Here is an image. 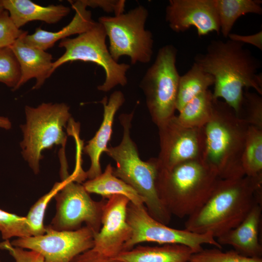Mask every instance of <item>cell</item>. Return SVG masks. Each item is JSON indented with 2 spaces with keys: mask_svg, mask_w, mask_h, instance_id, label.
I'll list each match as a JSON object with an SVG mask.
<instances>
[{
  "mask_svg": "<svg viewBox=\"0 0 262 262\" xmlns=\"http://www.w3.org/2000/svg\"><path fill=\"white\" fill-rule=\"evenodd\" d=\"M15 25L18 29L29 22L39 20L56 23L70 12L69 7L62 4L42 6L30 0H0Z\"/></svg>",
  "mask_w": 262,
  "mask_h": 262,
  "instance_id": "cell-20",
  "label": "cell"
},
{
  "mask_svg": "<svg viewBox=\"0 0 262 262\" xmlns=\"http://www.w3.org/2000/svg\"><path fill=\"white\" fill-rule=\"evenodd\" d=\"M3 7L2 6V4L1 3V0H0V13L2 12L3 10H4Z\"/></svg>",
  "mask_w": 262,
  "mask_h": 262,
  "instance_id": "cell-38",
  "label": "cell"
},
{
  "mask_svg": "<svg viewBox=\"0 0 262 262\" xmlns=\"http://www.w3.org/2000/svg\"><path fill=\"white\" fill-rule=\"evenodd\" d=\"M177 54L172 45L160 48L140 82L148 109L158 126L175 115L180 76L176 65Z\"/></svg>",
  "mask_w": 262,
  "mask_h": 262,
  "instance_id": "cell-9",
  "label": "cell"
},
{
  "mask_svg": "<svg viewBox=\"0 0 262 262\" xmlns=\"http://www.w3.org/2000/svg\"><path fill=\"white\" fill-rule=\"evenodd\" d=\"M262 178L245 176L217 182L206 202L188 217L185 229L217 239L239 225L262 203Z\"/></svg>",
  "mask_w": 262,
  "mask_h": 262,
  "instance_id": "cell-2",
  "label": "cell"
},
{
  "mask_svg": "<svg viewBox=\"0 0 262 262\" xmlns=\"http://www.w3.org/2000/svg\"><path fill=\"white\" fill-rule=\"evenodd\" d=\"M220 179L217 172L202 159L192 160L170 168L158 165L156 188L170 214L182 218L203 205Z\"/></svg>",
  "mask_w": 262,
  "mask_h": 262,
  "instance_id": "cell-3",
  "label": "cell"
},
{
  "mask_svg": "<svg viewBox=\"0 0 262 262\" xmlns=\"http://www.w3.org/2000/svg\"><path fill=\"white\" fill-rule=\"evenodd\" d=\"M213 77L194 63L191 68L180 76L176 103L179 112L190 100L214 84Z\"/></svg>",
  "mask_w": 262,
  "mask_h": 262,
  "instance_id": "cell-25",
  "label": "cell"
},
{
  "mask_svg": "<svg viewBox=\"0 0 262 262\" xmlns=\"http://www.w3.org/2000/svg\"><path fill=\"white\" fill-rule=\"evenodd\" d=\"M228 37L229 39L237 41L243 44H251L260 50H262V31L249 35H243L230 33Z\"/></svg>",
  "mask_w": 262,
  "mask_h": 262,
  "instance_id": "cell-36",
  "label": "cell"
},
{
  "mask_svg": "<svg viewBox=\"0 0 262 262\" xmlns=\"http://www.w3.org/2000/svg\"><path fill=\"white\" fill-rule=\"evenodd\" d=\"M94 235L86 226L71 231L57 230L47 226L42 235L18 238L11 243L39 252L45 262H70L78 255L93 248Z\"/></svg>",
  "mask_w": 262,
  "mask_h": 262,
  "instance_id": "cell-12",
  "label": "cell"
},
{
  "mask_svg": "<svg viewBox=\"0 0 262 262\" xmlns=\"http://www.w3.org/2000/svg\"><path fill=\"white\" fill-rule=\"evenodd\" d=\"M242 164L245 176L262 178V130L249 126Z\"/></svg>",
  "mask_w": 262,
  "mask_h": 262,
  "instance_id": "cell-26",
  "label": "cell"
},
{
  "mask_svg": "<svg viewBox=\"0 0 262 262\" xmlns=\"http://www.w3.org/2000/svg\"><path fill=\"white\" fill-rule=\"evenodd\" d=\"M18 61L9 47L0 49V82L15 90L20 78Z\"/></svg>",
  "mask_w": 262,
  "mask_h": 262,
  "instance_id": "cell-30",
  "label": "cell"
},
{
  "mask_svg": "<svg viewBox=\"0 0 262 262\" xmlns=\"http://www.w3.org/2000/svg\"><path fill=\"white\" fill-rule=\"evenodd\" d=\"M125 101L123 94L120 91L113 92L108 100L103 98L100 103L103 107V118L102 123L94 137L88 142L84 151L91 161L88 170L85 172L86 178L94 179L102 173L100 158L107 148L112 134L115 115Z\"/></svg>",
  "mask_w": 262,
  "mask_h": 262,
  "instance_id": "cell-17",
  "label": "cell"
},
{
  "mask_svg": "<svg viewBox=\"0 0 262 262\" xmlns=\"http://www.w3.org/2000/svg\"><path fill=\"white\" fill-rule=\"evenodd\" d=\"M219 20L220 33L226 38L241 16L262 14V1L257 0H215Z\"/></svg>",
  "mask_w": 262,
  "mask_h": 262,
  "instance_id": "cell-24",
  "label": "cell"
},
{
  "mask_svg": "<svg viewBox=\"0 0 262 262\" xmlns=\"http://www.w3.org/2000/svg\"><path fill=\"white\" fill-rule=\"evenodd\" d=\"M237 116L249 126L262 130V98L246 88Z\"/></svg>",
  "mask_w": 262,
  "mask_h": 262,
  "instance_id": "cell-28",
  "label": "cell"
},
{
  "mask_svg": "<svg viewBox=\"0 0 262 262\" xmlns=\"http://www.w3.org/2000/svg\"><path fill=\"white\" fill-rule=\"evenodd\" d=\"M0 249L7 250L15 262H45L43 257L39 252L13 246L9 240L1 242Z\"/></svg>",
  "mask_w": 262,
  "mask_h": 262,
  "instance_id": "cell-33",
  "label": "cell"
},
{
  "mask_svg": "<svg viewBox=\"0 0 262 262\" xmlns=\"http://www.w3.org/2000/svg\"><path fill=\"white\" fill-rule=\"evenodd\" d=\"M262 203L256 204L236 227L216 239L221 245L232 246L235 251L249 257L261 258L262 246L258 238Z\"/></svg>",
  "mask_w": 262,
  "mask_h": 262,
  "instance_id": "cell-18",
  "label": "cell"
},
{
  "mask_svg": "<svg viewBox=\"0 0 262 262\" xmlns=\"http://www.w3.org/2000/svg\"><path fill=\"white\" fill-rule=\"evenodd\" d=\"M25 32L15 25L6 10L0 13V49L9 47Z\"/></svg>",
  "mask_w": 262,
  "mask_h": 262,
  "instance_id": "cell-32",
  "label": "cell"
},
{
  "mask_svg": "<svg viewBox=\"0 0 262 262\" xmlns=\"http://www.w3.org/2000/svg\"><path fill=\"white\" fill-rule=\"evenodd\" d=\"M87 7H99L106 12H114L115 16L123 13L125 0H85Z\"/></svg>",
  "mask_w": 262,
  "mask_h": 262,
  "instance_id": "cell-34",
  "label": "cell"
},
{
  "mask_svg": "<svg viewBox=\"0 0 262 262\" xmlns=\"http://www.w3.org/2000/svg\"><path fill=\"white\" fill-rule=\"evenodd\" d=\"M26 32L9 46L20 69V78L16 90L32 78L36 80L33 89H38L53 73L52 56L45 50L26 44L23 37Z\"/></svg>",
  "mask_w": 262,
  "mask_h": 262,
  "instance_id": "cell-16",
  "label": "cell"
},
{
  "mask_svg": "<svg viewBox=\"0 0 262 262\" xmlns=\"http://www.w3.org/2000/svg\"><path fill=\"white\" fill-rule=\"evenodd\" d=\"M69 107L65 103H43L34 108H25L26 123L21 126L23 140L22 154L35 174L39 171L42 152L54 145L65 146L63 129L70 118Z\"/></svg>",
  "mask_w": 262,
  "mask_h": 262,
  "instance_id": "cell-6",
  "label": "cell"
},
{
  "mask_svg": "<svg viewBox=\"0 0 262 262\" xmlns=\"http://www.w3.org/2000/svg\"><path fill=\"white\" fill-rule=\"evenodd\" d=\"M107 35L103 26L98 21L86 32L75 38L61 40L59 47L65 49L64 53L53 62V72L60 66L76 61L97 64L104 70L105 79L98 86L99 91L108 92L115 86L127 83L126 73L130 65L118 63L112 57L106 44Z\"/></svg>",
  "mask_w": 262,
  "mask_h": 262,
  "instance_id": "cell-8",
  "label": "cell"
},
{
  "mask_svg": "<svg viewBox=\"0 0 262 262\" xmlns=\"http://www.w3.org/2000/svg\"><path fill=\"white\" fill-rule=\"evenodd\" d=\"M70 2L75 13L69 24L57 32L47 31L38 28L33 34H28L26 32L23 37L25 43L46 51L53 46L58 41L72 35L80 34L90 29L96 21L92 18L91 11L87 9L85 0Z\"/></svg>",
  "mask_w": 262,
  "mask_h": 262,
  "instance_id": "cell-19",
  "label": "cell"
},
{
  "mask_svg": "<svg viewBox=\"0 0 262 262\" xmlns=\"http://www.w3.org/2000/svg\"><path fill=\"white\" fill-rule=\"evenodd\" d=\"M107 199L103 208L101 226L94 235L92 248L103 255L115 257L122 251L131 235V229L127 221V209L130 201L119 195Z\"/></svg>",
  "mask_w": 262,
  "mask_h": 262,
  "instance_id": "cell-14",
  "label": "cell"
},
{
  "mask_svg": "<svg viewBox=\"0 0 262 262\" xmlns=\"http://www.w3.org/2000/svg\"><path fill=\"white\" fill-rule=\"evenodd\" d=\"M70 262H123L115 257H108L92 248L76 256Z\"/></svg>",
  "mask_w": 262,
  "mask_h": 262,
  "instance_id": "cell-35",
  "label": "cell"
},
{
  "mask_svg": "<svg viewBox=\"0 0 262 262\" xmlns=\"http://www.w3.org/2000/svg\"><path fill=\"white\" fill-rule=\"evenodd\" d=\"M148 16L147 10L139 5L126 13L98 18L109 40V52L115 62L123 56L129 57L132 65L150 61L154 40L151 32L145 29Z\"/></svg>",
  "mask_w": 262,
  "mask_h": 262,
  "instance_id": "cell-7",
  "label": "cell"
},
{
  "mask_svg": "<svg viewBox=\"0 0 262 262\" xmlns=\"http://www.w3.org/2000/svg\"><path fill=\"white\" fill-rule=\"evenodd\" d=\"M132 116L133 113L121 115L122 140L117 146L108 147L105 152L116 162V167L113 169L114 175L133 188L143 198L148 213L156 220L164 222L168 219L169 213L162 203L156 190L157 159L148 162L140 159L130 134Z\"/></svg>",
  "mask_w": 262,
  "mask_h": 262,
  "instance_id": "cell-5",
  "label": "cell"
},
{
  "mask_svg": "<svg viewBox=\"0 0 262 262\" xmlns=\"http://www.w3.org/2000/svg\"><path fill=\"white\" fill-rule=\"evenodd\" d=\"M0 232L4 240L14 237L32 236L26 216H20L0 209Z\"/></svg>",
  "mask_w": 262,
  "mask_h": 262,
  "instance_id": "cell-29",
  "label": "cell"
},
{
  "mask_svg": "<svg viewBox=\"0 0 262 262\" xmlns=\"http://www.w3.org/2000/svg\"><path fill=\"white\" fill-rule=\"evenodd\" d=\"M214 98L213 92L207 90L187 102L176 116L178 122L188 128H200L210 121Z\"/></svg>",
  "mask_w": 262,
  "mask_h": 262,
  "instance_id": "cell-23",
  "label": "cell"
},
{
  "mask_svg": "<svg viewBox=\"0 0 262 262\" xmlns=\"http://www.w3.org/2000/svg\"><path fill=\"white\" fill-rule=\"evenodd\" d=\"M217 248L193 253L189 262H262V258L243 255L235 250L223 252Z\"/></svg>",
  "mask_w": 262,
  "mask_h": 262,
  "instance_id": "cell-31",
  "label": "cell"
},
{
  "mask_svg": "<svg viewBox=\"0 0 262 262\" xmlns=\"http://www.w3.org/2000/svg\"><path fill=\"white\" fill-rule=\"evenodd\" d=\"M62 179L64 184L54 197L56 213L49 226L57 230L71 231L81 228L84 223L95 234L98 232L106 198L93 200L83 185L74 182V174Z\"/></svg>",
  "mask_w": 262,
  "mask_h": 262,
  "instance_id": "cell-11",
  "label": "cell"
},
{
  "mask_svg": "<svg viewBox=\"0 0 262 262\" xmlns=\"http://www.w3.org/2000/svg\"><path fill=\"white\" fill-rule=\"evenodd\" d=\"M11 127V123L10 120L7 118L0 116V128L8 130Z\"/></svg>",
  "mask_w": 262,
  "mask_h": 262,
  "instance_id": "cell-37",
  "label": "cell"
},
{
  "mask_svg": "<svg viewBox=\"0 0 262 262\" xmlns=\"http://www.w3.org/2000/svg\"><path fill=\"white\" fill-rule=\"evenodd\" d=\"M161 150L159 166L171 168L182 162L202 159L205 148L204 127L193 128L180 124L174 115L158 126Z\"/></svg>",
  "mask_w": 262,
  "mask_h": 262,
  "instance_id": "cell-13",
  "label": "cell"
},
{
  "mask_svg": "<svg viewBox=\"0 0 262 262\" xmlns=\"http://www.w3.org/2000/svg\"><path fill=\"white\" fill-rule=\"evenodd\" d=\"M64 181L56 182L50 191L41 196L30 208L26 216L32 236L42 235L45 232L44 218L47 206L51 199L60 190Z\"/></svg>",
  "mask_w": 262,
  "mask_h": 262,
  "instance_id": "cell-27",
  "label": "cell"
},
{
  "mask_svg": "<svg viewBox=\"0 0 262 262\" xmlns=\"http://www.w3.org/2000/svg\"><path fill=\"white\" fill-rule=\"evenodd\" d=\"M249 126L225 102L214 99L212 117L204 127L202 160L220 179L245 176L242 158Z\"/></svg>",
  "mask_w": 262,
  "mask_h": 262,
  "instance_id": "cell-4",
  "label": "cell"
},
{
  "mask_svg": "<svg viewBox=\"0 0 262 262\" xmlns=\"http://www.w3.org/2000/svg\"><path fill=\"white\" fill-rule=\"evenodd\" d=\"M165 19L176 33L195 27L199 37L213 32L220 33L215 0H170L165 10Z\"/></svg>",
  "mask_w": 262,
  "mask_h": 262,
  "instance_id": "cell-15",
  "label": "cell"
},
{
  "mask_svg": "<svg viewBox=\"0 0 262 262\" xmlns=\"http://www.w3.org/2000/svg\"><path fill=\"white\" fill-rule=\"evenodd\" d=\"M194 253L191 248L180 244L138 245L121 251L115 258L123 262H189Z\"/></svg>",
  "mask_w": 262,
  "mask_h": 262,
  "instance_id": "cell-21",
  "label": "cell"
},
{
  "mask_svg": "<svg viewBox=\"0 0 262 262\" xmlns=\"http://www.w3.org/2000/svg\"><path fill=\"white\" fill-rule=\"evenodd\" d=\"M127 221L131 229V235L124 245L122 251L131 249L144 242L162 245H182L191 248L195 253L202 250L205 244L218 249L222 248L211 234L172 228L157 221L148 213L144 205H136L130 202L127 209Z\"/></svg>",
  "mask_w": 262,
  "mask_h": 262,
  "instance_id": "cell-10",
  "label": "cell"
},
{
  "mask_svg": "<svg viewBox=\"0 0 262 262\" xmlns=\"http://www.w3.org/2000/svg\"><path fill=\"white\" fill-rule=\"evenodd\" d=\"M113 169L109 164L103 173L84 182L83 186L86 191L99 195L105 198L113 195H122L134 204L144 205L143 198L131 186L115 176Z\"/></svg>",
  "mask_w": 262,
  "mask_h": 262,
  "instance_id": "cell-22",
  "label": "cell"
},
{
  "mask_svg": "<svg viewBox=\"0 0 262 262\" xmlns=\"http://www.w3.org/2000/svg\"><path fill=\"white\" fill-rule=\"evenodd\" d=\"M0 262H1V261H0Z\"/></svg>",
  "mask_w": 262,
  "mask_h": 262,
  "instance_id": "cell-39",
  "label": "cell"
},
{
  "mask_svg": "<svg viewBox=\"0 0 262 262\" xmlns=\"http://www.w3.org/2000/svg\"><path fill=\"white\" fill-rule=\"evenodd\" d=\"M244 44L231 40H213L194 63L214 79L213 98H222L238 115L243 89L252 88L262 95V63Z\"/></svg>",
  "mask_w": 262,
  "mask_h": 262,
  "instance_id": "cell-1",
  "label": "cell"
}]
</instances>
